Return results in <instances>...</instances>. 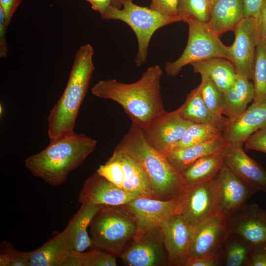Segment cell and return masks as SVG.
I'll list each match as a JSON object with an SVG mask.
<instances>
[{
    "mask_svg": "<svg viewBox=\"0 0 266 266\" xmlns=\"http://www.w3.org/2000/svg\"><path fill=\"white\" fill-rule=\"evenodd\" d=\"M22 0H0V8L3 12L5 20L8 26L11 19Z\"/></svg>",
    "mask_w": 266,
    "mask_h": 266,
    "instance_id": "cell-40",
    "label": "cell"
},
{
    "mask_svg": "<svg viewBox=\"0 0 266 266\" xmlns=\"http://www.w3.org/2000/svg\"><path fill=\"white\" fill-rule=\"evenodd\" d=\"M261 40L266 44V0H264L256 18Z\"/></svg>",
    "mask_w": 266,
    "mask_h": 266,
    "instance_id": "cell-41",
    "label": "cell"
},
{
    "mask_svg": "<svg viewBox=\"0 0 266 266\" xmlns=\"http://www.w3.org/2000/svg\"><path fill=\"white\" fill-rule=\"evenodd\" d=\"M186 23L189 26L187 46L179 58L166 63L165 70L167 75L176 76L184 66L196 62L214 58L229 60L228 46L222 42L208 24L196 20Z\"/></svg>",
    "mask_w": 266,
    "mask_h": 266,
    "instance_id": "cell-7",
    "label": "cell"
},
{
    "mask_svg": "<svg viewBox=\"0 0 266 266\" xmlns=\"http://www.w3.org/2000/svg\"><path fill=\"white\" fill-rule=\"evenodd\" d=\"M30 252L17 250L7 241L0 244V266H29Z\"/></svg>",
    "mask_w": 266,
    "mask_h": 266,
    "instance_id": "cell-35",
    "label": "cell"
},
{
    "mask_svg": "<svg viewBox=\"0 0 266 266\" xmlns=\"http://www.w3.org/2000/svg\"><path fill=\"white\" fill-rule=\"evenodd\" d=\"M92 45H82L76 52L66 87L48 118L50 141L74 132L80 107L95 70Z\"/></svg>",
    "mask_w": 266,
    "mask_h": 266,
    "instance_id": "cell-4",
    "label": "cell"
},
{
    "mask_svg": "<svg viewBox=\"0 0 266 266\" xmlns=\"http://www.w3.org/2000/svg\"><path fill=\"white\" fill-rule=\"evenodd\" d=\"M216 0H212L213 2L214 3Z\"/></svg>",
    "mask_w": 266,
    "mask_h": 266,
    "instance_id": "cell-47",
    "label": "cell"
},
{
    "mask_svg": "<svg viewBox=\"0 0 266 266\" xmlns=\"http://www.w3.org/2000/svg\"><path fill=\"white\" fill-rule=\"evenodd\" d=\"M70 251L64 230L30 251L29 266H63Z\"/></svg>",
    "mask_w": 266,
    "mask_h": 266,
    "instance_id": "cell-24",
    "label": "cell"
},
{
    "mask_svg": "<svg viewBox=\"0 0 266 266\" xmlns=\"http://www.w3.org/2000/svg\"><path fill=\"white\" fill-rule=\"evenodd\" d=\"M124 0H112V5L115 7L120 8L122 6Z\"/></svg>",
    "mask_w": 266,
    "mask_h": 266,
    "instance_id": "cell-46",
    "label": "cell"
},
{
    "mask_svg": "<svg viewBox=\"0 0 266 266\" xmlns=\"http://www.w3.org/2000/svg\"><path fill=\"white\" fill-rule=\"evenodd\" d=\"M264 0H243L244 17L256 18Z\"/></svg>",
    "mask_w": 266,
    "mask_h": 266,
    "instance_id": "cell-44",
    "label": "cell"
},
{
    "mask_svg": "<svg viewBox=\"0 0 266 266\" xmlns=\"http://www.w3.org/2000/svg\"><path fill=\"white\" fill-rule=\"evenodd\" d=\"M163 71L159 65L148 67L132 83L116 79L101 80L91 88L92 94L120 105L132 122L146 129L166 110L161 93Z\"/></svg>",
    "mask_w": 266,
    "mask_h": 266,
    "instance_id": "cell-1",
    "label": "cell"
},
{
    "mask_svg": "<svg viewBox=\"0 0 266 266\" xmlns=\"http://www.w3.org/2000/svg\"><path fill=\"white\" fill-rule=\"evenodd\" d=\"M97 172L107 180L122 189L124 172L123 166L119 162L108 159L105 164L99 166Z\"/></svg>",
    "mask_w": 266,
    "mask_h": 266,
    "instance_id": "cell-36",
    "label": "cell"
},
{
    "mask_svg": "<svg viewBox=\"0 0 266 266\" xmlns=\"http://www.w3.org/2000/svg\"><path fill=\"white\" fill-rule=\"evenodd\" d=\"M222 134L221 130L211 125L193 123L169 152L211 141L221 136Z\"/></svg>",
    "mask_w": 266,
    "mask_h": 266,
    "instance_id": "cell-30",
    "label": "cell"
},
{
    "mask_svg": "<svg viewBox=\"0 0 266 266\" xmlns=\"http://www.w3.org/2000/svg\"><path fill=\"white\" fill-rule=\"evenodd\" d=\"M244 18L243 0H216L213 4L207 24L219 36L227 31L233 30Z\"/></svg>",
    "mask_w": 266,
    "mask_h": 266,
    "instance_id": "cell-21",
    "label": "cell"
},
{
    "mask_svg": "<svg viewBox=\"0 0 266 266\" xmlns=\"http://www.w3.org/2000/svg\"><path fill=\"white\" fill-rule=\"evenodd\" d=\"M89 2L92 8L99 12L102 16L112 5V0H85Z\"/></svg>",
    "mask_w": 266,
    "mask_h": 266,
    "instance_id": "cell-45",
    "label": "cell"
},
{
    "mask_svg": "<svg viewBox=\"0 0 266 266\" xmlns=\"http://www.w3.org/2000/svg\"><path fill=\"white\" fill-rule=\"evenodd\" d=\"M229 233L255 245L266 241V210L257 204H246L227 219Z\"/></svg>",
    "mask_w": 266,
    "mask_h": 266,
    "instance_id": "cell-17",
    "label": "cell"
},
{
    "mask_svg": "<svg viewBox=\"0 0 266 266\" xmlns=\"http://www.w3.org/2000/svg\"><path fill=\"white\" fill-rule=\"evenodd\" d=\"M225 164L243 182L257 192H266V170L245 153L242 144H230Z\"/></svg>",
    "mask_w": 266,
    "mask_h": 266,
    "instance_id": "cell-18",
    "label": "cell"
},
{
    "mask_svg": "<svg viewBox=\"0 0 266 266\" xmlns=\"http://www.w3.org/2000/svg\"><path fill=\"white\" fill-rule=\"evenodd\" d=\"M114 256L94 248L89 252L70 251L63 266H116Z\"/></svg>",
    "mask_w": 266,
    "mask_h": 266,
    "instance_id": "cell-32",
    "label": "cell"
},
{
    "mask_svg": "<svg viewBox=\"0 0 266 266\" xmlns=\"http://www.w3.org/2000/svg\"><path fill=\"white\" fill-rule=\"evenodd\" d=\"M97 144L96 140L73 132L50 141L43 150L28 157L25 166L48 184L59 186L95 150Z\"/></svg>",
    "mask_w": 266,
    "mask_h": 266,
    "instance_id": "cell-3",
    "label": "cell"
},
{
    "mask_svg": "<svg viewBox=\"0 0 266 266\" xmlns=\"http://www.w3.org/2000/svg\"><path fill=\"white\" fill-rule=\"evenodd\" d=\"M177 109L183 118L193 123L210 124L223 132L225 129L227 118L221 119L213 115L204 102L198 87L191 91Z\"/></svg>",
    "mask_w": 266,
    "mask_h": 266,
    "instance_id": "cell-28",
    "label": "cell"
},
{
    "mask_svg": "<svg viewBox=\"0 0 266 266\" xmlns=\"http://www.w3.org/2000/svg\"><path fill=\"white\" fill-rule=\"evenodd\" d=\"M122 205L131 212L135 219L137 231L133 238L160 226L166 218L180 214L181 209L179 198L162 200L140 196Z\"/></svg>",
    "mask_w": 266,
    "mask_h": 266,
    "instance_id": "cell-12",
    "label": "cell"
},
{
    "mask_svg": "<svg viewBox=\"0 0 266 266\" xmlns=\"http://www.w3.org/2000/svg\"><path fill=\"white\" fill-rule=\"evenodd\" d=\"M89 227L91 247L118 257L137 231L134 216L123 205H102Z\"/></svg>",
    "mask_w": 266,
    "mask_h": 266,
    "instance_id": "cell-5",
    "label": "cell"
},
{
    "mask_svg": "<svg viewBox=\"0 0 266 266\" xmlns=\"http://www.w3.org/2000/svg\"><path fill=\"white\" fill-rule=\"evenodd\" d=\"M179 199L180 214L195 228L217 213L211 180L185 185Z\"/></svg>",
    "mask_w": 266,
    "mask_h": 266,
    "instance_id": "cell-15",
    "label": "cell"
},
{
    "mask_svg": "<svg viewBox=\"0 0 266 266\" xmlns=\"http://www.w3.org/2000/svg\"><path fill=\"white\" fill-rule=\"evenodd\" d=\"M8 26L6 23L3 12L0 8V57L6 58L7 54V45L6 37Z\"/></svg>",
    "mask_w": 266,
    "mask_h": 266,
    "instance_id": "cell-42",
    "label": "cell"
},
{
    "mask_svg": "<svg viewBox=\"0 0 266 266\" xmlns=\"http://www.w3.org/2000/svg\"><path fill=\"white\" fill-rule=\"evenodd\" d=\"M113 152L128 155L139 164L155 199L168 200L180 197L185 186L181 174L169 163L165 154L146 141L137 124L132 122Z\"/></svg>",
    "mask_w": 266,
    "mask_h": 266,
    "instance_id": "cell-2",
    "label": "cell"
},
{
    "mask_svg": "<svg viewBox=\"0 0 266 266\" xmlns=\"http://www.w3.org/2000/svg\"><path fill=\"white\" fill-rule=\"evenodd\" d=\"M254 88L249 79L236 74L232 86L223 93V114L229 119L238 116L253 101Z\"/></svg>",
    "mask_w": 266,
    "mask_h": 266,
    "instance_id": "cell-22",
    "label": "cell"
},
{
    "mask_svg": "<svg viewBox=\"0 0 266 266\" xmlns=\"http://www.w3.org/2000/svg\"><path fill=\"white\" fill-rule=\"evenodd\" d=\"M102 206L90 203H82L79 209L64 230L70 251L84 252L91 247V239L87 229L93 218Z\"/></svg>",
    "mask_w": 266,
    "mask_h": 266,
    "instance_id": "cell-20",
    "label": "cell"
},
{
    "mask_svg": "<svg viewBox=\"0 0 266 266\" xmlns=\"http://www.w3.org/2000/svg\"><path fill=\"white\" fill-rule=\"evenodd\" d=\"M168 254V266H185L195 228L180 214L170 216L160 224Z\"/></svg>",
    "mask_w": 266,
    "mask_h": 266,
    "instance_id": "cell-13",
    "label": "cell"
},
{
    "mask_svg": "<svg viewBox=\"0 0 266 266\" xmlns=\"http://www.w3.org/2000/svg\"><path fill=\"white\" fill-rule=\"evenodd\" d=\"M266 125V103L251 105L236 118H227L222 136L229 145L243 144L251 134Z\"/></svg>",
    "mask_w": 266,
    "mask_h": 266,
    "instance_id": "cell-19",
    "label": "cell"
},
{
    "mask_svg": "<svg viewBox=\"0 0 266 266\" xmlns=\"http://www.w3.org/2000/svg\"><path fill=\"white\" fill-rule=\"evenodd\" d=\"M205 105L210 111L218 118L222 116L223 92L209 78L201 77L200 84L198 87Z\"/></svg>",
    "mask_w": 266,
    "mask_h": 266,
    "instance_id": "cell-34",
    "label": "cell"
},
{
    "mask_svg": "<svg viewBox=\"0 0 266 266\" xmlns=\"http://www.w3.org/2000/svg\"><path fill=\"white\" fill-rule=\"evenodd\" d=\"M191 65L195 72L210 79L223 93L232 86L236 74L233 63L226 58H214Z\"/></svg>",
    "mask_w": 266,
    "mask_h": 266,
    "instance_id": "cell-25",
    "label": "cell"
},
{
    "mask_svg": "<svg viewBox=\"0 0 266 266\" xmlns=\"http://www.w3.org/2000/svg\"><path fill=\"white\" fill-rule=\"evenodd\" d=\"M253 245L229 233L220 255L221 266H248Z\"/></svg>",
    "mask_w": 266,
    "mask_h": 266,
    "instance_id": "cell-29",
    "label": "cell"
},
{
    "mask_svg": "<svg viewBox=\"0 0 266 266\" xmlns=\"http://www.w3.org/2000/svg\"><path fill=\"white\" fill-rule=\"evenodd\" d=\"M248 266H266V241L253 245Z\"/></svg>",
    "mask_w": 266,
    "mask_h": 266,
    "instance_id": "cell-39",
    "label": "cell"
},
{
    "mask_svg": "<svg viewBox=\"0 0 266 266\" xmlns=\"http://www.w3.org/2000/svg\"><path fill=\"white\" fill-rule=\"evenodd\" d=\"M119 257L128 266H168V254L160 226L133 238Z\"/></svg>",
    "mask_w": 266,
    "mask_h": 266,
    "instance_id": "cell-9",
    "label": "cell"
},
{
    "mask_svg": "<svg viewBox=\"0 0 266 266\" xmlns=\"http://www.w3.org/2000/svg\"><path fill=\"white\" fill-rule=\"evenodd\" d=\"M192 124L183 118L176 109L166 111L149 127L142 130L146 141L156 150L166 154L182 138Z\"/></svg>",
    "mask_w": 266,
    "mask_h": 266,
    "instance_id": "cell-14",
    "label": "cell"
},
{
    "mask_svg": "<svg viewBox=\"0 0 266 266\" xmlns=\"http://www.w3.org/2000/svg\"><path fill=\"white\" fill-rule=\"evenodd\" d=\"M252 80L254 97L251 106L266 103V44L261 40L256 49Z\"/></svg>",
    "mask_w": 266,
    "mask_h": 266,
    "instance_id": "cell-31",
    "label": "cell"
},
{
    "mask_svg": "<svg viewBox=\"0 0 266 266\" xmlns=\"http://www.w3.org/2000/svg\"><path fill=\"white\" fill-rule=\"evenodd\" d=\"M221 266L220 255L200 258H190L185 266Z\"/></svg>",
    "mask_w": 266,
    "mask_h": 266,
    "instance_id": "cell-43",
    "label": "cell"
},
{
    "mask_svg": "<svg viewBox=\"0 0 266 266\" xmlns=\"http://www.w3.org/2000/svg\"><path fill=\"white\" fill-rule=\"evenodd\" d=\"M244 143L246 150L266 153V125L251 134Z\"/></svg>",
    "mask_w": 266,
    "mask_h": 266,
    "instance_id": "cell-38",
    "label": "cell"
},
{
    "mask_svg": "<svg viewBox=\"0 0 266 266\" xmlns=\"http://www.w3.org/2000/svg\"><path fill=\"white\" fill-rule=\"evenodd\" d=\"M233 31L235 38L228 47L229 60L236 74L252 79L256 49L261 40L256 18L244 17Z\"/></svg>",
    "mask_w": 266,
    "mask_h": 266,
    "instance_id": "cell-10",
    "label": "cell"
},
{
    "mask_svg": "<svg viewBox=\"0 0 266 266\" xmlns=\"http://www.w3.org/2000/svg\"><path fill=\"white\" fill-rule=\"evenodd\" d=\"M229 145L222 135L211 141L169 152L165 155L169 163L180 174L200 158L222 150Z\"/></svg>",
    "mask_w": 266,
    "mask_h": 266,
    "instance_id": "cell-23",
    "label": "cell"
},
{
    "mask_svg": "<svg viewBox=\"0 0 266 266\" xmlns=\"http://www.w3.org/2000/svg\"><path fill=\"white\" fill-rule=\"evenodd\" d=\"M122 7L118 8L111 5L101 17L123 21L132 29L138 43L134 62L137 66H140L146 61L150 40L155 31L177 21L150 8L135 4L133 0H124Z\"/></svg>",
    "mask_w": 266,
    "mask_h": 266,
    "instance_id": "cell-6",
    "label": "cell"
},
{
    "mask_svg": "<svg viewBox=\"0 0 266 266\" xmlns=\"http://www.w3.org/2000/svg\"><path fill=\"white\" fill-rule=\"evenodd\" d=\"M180 0H152L150 8L179 22L178 16Z\"/></svg>",
    "mask_w": 266,
    "mask_h": 266,
    "instance_id": "cell-37",
    "label": "cell"
},
{
    "mask_svg": "<svg viewBox=\"0 0 266 266\" xmlns=\"http://www.w3.org/2000/svg\"><path fill=\"white\" fill-rule=\"evenodd\" d=\"M227 147L200 158L182 172L180 174L185 185L211 180L224 164Z\"/></svg>",
    "mask_w": 266,
    "mask_h": 266,
    "instance_id": "cell-27",
    "label": "cell"
},
{
    "mask_svg": "<svg viewBox=\"0 0 266 266\" xmlns=\"http://www.w3.org/2000/svg\"><path fill=\"white\" fill-rule=\"evenodd\" d=\"M140 195L119 188L97 171L84 182L78 201L101 205H122Z\"/></svg>",
    "mask_w": 266,
    "mask_h": 266,
    "instance_id": "cell-16",
    "label": "cell"
},
{
    "mask_svg": "<svg viewBox=\"0 0 266 266\" xmlns=\"http://www.w3.org/2000/svg\"><path fill=\"white\" fill-rule=\"evenodd\" d=\"M109 159L119 162L123 166V189L140 196L155 199L144 170L134 159L128 155L113 152Z\"/></svg>",
    "mask_w": 266,
    "mask_h": 266,
    "instance_id": "cell-26",
    "label": "cell"
},
{
    "mask_svg": "<svg viewBox=\"0 0 266 266\" xmlns=\"http://www.w3.org/2000/svg\"><path fill=\"white\" fill-rule=\"evenodd\" d=\"M211 181L217 213L227 219L243 207L249 199L257 192L225 163Z\"/></svg>",
    "mask_w": 266,
    "mask_h": 266,
    "instance_id": "cell-8",
    "label": "cell"
},
{
    "mask_svg": "<svg viewBox=\"0 0 266 266\" xmlns=\"http://www.w3.org/2000/svg\"><path fill=\"white\" fill-rule=\"evenodd\" d=\"M213 4L212 0H180L178 13L179 22L196 20L207 24Z\"/></svg>",
    "mask_w": 266,
    "mask_h": 266,
    "instance_id": "cell-33",
    "label": "cell"
},
{
    "mask_svg": "<svg viewBox=\"0 0 266 266\" xmlns=\"http://www.w3.org/2000/svg\"><path fill=\"white\" fill-rule=\"evenodd\" d=\"M227 219L216 213L198 225L190 249V258L220 255L229 235Z\"/></svg>",
    "mask_w": 266,
    "mask_h": 266,
    "instance_id": "cell-11",
    "label": "cell"
}]
</instances>
